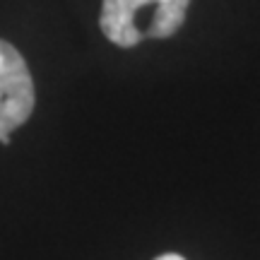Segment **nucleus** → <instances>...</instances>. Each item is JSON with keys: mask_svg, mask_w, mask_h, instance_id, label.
I'll list each match as a JSON object with an SVG mask.
<instances>
[{"mask_svg": "<svg viewBox=\"0 0 260 260\" xmlns=\"http://www.w3.org/2000/svg\"><path fill=\"white\" fill-rule=\"evenodd\" d=\"M190 0H104V37L116 46L130 48L145 39L174 37L186 22Z\"/></svg>", "mask_w": 260, "mask_h": 260, "instance_id": "f257e3e1", "label": "nucleus"}, {"mask_svg": "<svg viewBox=\"0 0 260 260\" xmlns=\"http://www.w3.org/2000/svg\"><path fill=\"white\" fill-rule=\"evenodd\" d=\"M34 111V82L24 58L0 39V145H10V133L29 121Z\"/></svg>", "mask_w": 260, "mask_h": 260, "instance_id": "f03ea898", "label": "nucleus"}, {"mask_svg": "<svg viewBox=\"0 0 260 260\" xmlns=\"http://www.w3.org/2000/svg\"><path fill=\"white\" fill-rule=\"evenodd\" d=\"M157 260H186V258H181V255H176V253H167V255H159Z\"/></svg>", "mask_w": 260, "mask_h": 260, "instance_id": "7ed1b4c3", "label": "nucleus"}]
</instances>
